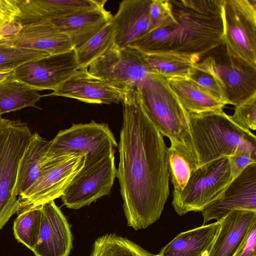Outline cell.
I'll return each instance as SVG.
<instances>
[{"instance_id": "obj_36", "label": "cell", "mask_w": 256, "mask_h": 256, "mask_svg": "<svg viewBox=\"0 0 256 256\" xmlns=\"http://www.w3.org/2000/svg\"><path fill=\"white\" fill-rule=\"evenodd\" d=\"M234 114L230 116L232 120L243 128L256 130V95L242 104L234 106Z\"/></svg>"}, {"instance_id": "obj_41", "label": "cell", "mask_w": 256, "mask_h": 256, "mask_svg": "<svg viewBox=\"0 0 256 256\" xmlns=\"http://www.w3.org/2000/svg\"><path fill=\"white\" fill-rule=\"evenodd\" d=\"M7 21L8 20L0 18V26Z\"/></svg>"}, {"instance_id": "obj_23", "label": "cell", "mask_w": 256, "mask_h": 256, "mask_svg": "<svg viewBox=\"0 0 256 256\" xmlns=\"http://www.w3.org/2000/svg\"><path fill=\"white\" fill-rule=\"evenodd\" d=\"M49 145L50 141L38 132L32 134L18 166L16 184L17 196L23 194L39 178Z\"/></svg>"}, {"instance_id": "obj_39", "label": "cell", "mask_w": 256, "mask_h": 256, "mask_svg": "<svg viewBox=\"0 0 256 256\" xmlns=\"http://www.w3.org/2000/svg\"><path fill=\"white\" fill-rule=\"evenodd\" d=\"M22 26L14 21H7L0 26V40L11 38L16 35Z\"/></svg>"}, {"instance_id": "obj_19", "label": "cell", "mask_w": 256, "mask_h": 256, "mask_svg": "<svg viewBox=\"0 0 256 256\" xmlns=\"http://www.w3.org/2000/svg\"><path fill=\"white\" fill-rule=\"evenodd\" d=\"M106 0H17L20 13L14 21L24 26L104 7Z\"/></svg>"}, {"instance_id": "obj_9", "label": "cell", "mask_w": 256, "mask_h": 256, "mask_svg": "<svg viewBox=\"0 0 256 256\" xmlns=\"http://www.w3.org/2000/svg\"><path fill=\"white\" fill-rule=\"evenodd\" d=\"M199 62L214 74L227 104H240L256 95V68L230 56L224 44L202 56Z\"/></svg>"}, {"instance_id": "obj_22", "label": "cell", "mask_w": 256, "mask_h": 256, "mask_svg": "<svg viewBox=\"0 0 256 256\" xmlns=\"http://www.w3.org/2000/svg\"><path fill=\"white\" fill-rule=\"evenodd\" d=\"M220 222L182 232L164 246L157 256H208Z\"/></svg>"}, {"instance_id": "obj_11", "label": "cell", "mask_w": 256, "mask_h": 256, "mask_svg": "<svg viewBox=\"0 0 256 256\" xmlns=\"http://www.w3.org/2000/svg\"><path fill=\"white\" fill-rule=\"evenodd\" d=\"M116 171L114 152L96 162L84 165L61 196L63 204L79 209L108 194Z\"/></svg>"}, {"instance_id": "obj_10", "label": "cell", "mask_w": 256, "mask_h": 256, "mask_svg": "<svg viewBox=\"0 0 256 256\" xmlns=\"http://www.w3.org/2000/svg\"><path fill=\"white\" fill-rule=\"evenodd\" d=\"M224 20L228 54L256 68V0H224Z\"/></svg>"}, {"instance_id": "obj_5", "label": "cell", "mask_w": 256, "mask_h": 256, "mask_svg": "<svg viewBox=\"0 0 256 256\" xmlns=\"http://www.w3.org/2000/svg\"><path fill=\"white\" fill-rule=\"evenodd\" d=\"M32 134L26 123L0 117V230L18 210V168Z\"/></svg>"}, {"instance_id": "obj_20", "label": "cell", "mask_w": 256, "mask_h": 256, "mask_svg": "<svg viewBox=\"0 0 256 256\" xmlns=\"http://www.w3.org/2000/svg\"><path fill=\"white\" fill-rule=\"evenodd\" d=\"M208 256H236L252 225L256 212L236 210L222 218Z\"/></svg>"}, {"instance_id": "obj_12", "label": "cell", "mask_w": 256, "mask_h": 256, "mask_svg": "<svg viewBox=\"0 0 256 256\" xmlns=\"http://www.w3.org/2000/svg\"><path fill=\"white\" fill-rule=\"evenodd\" d=\"M88 68L94 76L130 88H138L152 74L142 52L131 46L120 48L114 44Z\"/></svg>"}, {"instance_id": "obj_35", "label": "cell", "mask_w": 256, "mask_h": 256, "mask_svg": "<svg viewBox=\"0 0 256 256\" xmlns=\"http://www.w3.org/2000/svg\"><path fill=\"white\" fill-rule=\"evenodd\" d=\"M170 28H158L148 32L129 46L148 54L164 50L170 33Z\"/></svg>"}, {"instance_id": "obj_4", "label": "cell", "mask_w": 256, "mask_h": 256, "mask_svg": "<svg viewBox=\"0 0 256 256\" xmlns=\"http://www.w3.org/2000/svg\"><path fill=\"white\" fill-rule=\"evenodd\" d=\"M188 118L198 167L228 157L244 140L256 138L250 130L234 122L223 110L188 114Z\"/></svg>"}, {"instance_id": "obj_30", "label": "cell", "mask_w": 256, "mask_h": 256, "mask_svg": "<svg viewBox=\"0 0 256 256\" xmlns=\"http://www.w3.org/2000/svg\"><path fill=\"white\" fill-rule=\"evenodd\" d=\"M41 216V206H38L22 210L14 221L15 238L32 250L38 242Z\"/></svg>"}, {"instance_id": "obj_38", "label": "cell", "mask_w": 256, "mask_h": 256, "mask_svg": "<svg viewBox=\"0 0 256 256\" xmlns=\"http://www.w3.org/2000/svg\"><path fill=\"white\" fill-rule=\"evenodd\" d=\"M20 13L16 0H0V18L14 20Z\"/></svg>"}, {"instance_id": "obj_6", "label": "cell", "mask_w": 256, "mask_h": 256, "mask_svg": "<svg viewBox=\"0 0 256 256\" xmlns=\"http://www.w3.org/2000/svg\"><path fill=\"white\" fill-rule=\"evenodd\" d=\"M232 180L228 157L198 168L183 190L172 193L174 210L180 216L190 212H202L220 196Z\"/></svg>"}, {"instance_id": "obj_2", "label": "cell", "mask_w": 256, "mask_h": 256, "mask_svg": "<svg viewBox=\"0 0 256 256\" xmlns=\"http://www.w3.org/2000/svg\"><path fill=\"white\" fill-rule=\"evenodd\" d=\"M176 24L164 50L201 58L224 44V0H170Z\"/></svg>"}, {"instance_id": "obj_40", "label": "cell", "mask_w": 256, "mask_h": 256, "mask_svg": "<svg viewBox=\"0 0 256 256\" xmlns=\"http://www.w3.org/2000/svg\"><path fill=\"white\" fill-rule=\"evenodd\" d=\"M15 68H0V84L10 79H14L12 74Z\"/></svg>"}, {"instance_id": "obj_37", "label": "cell", "mask_w": 256, "mask_h": 256, "mask_svg": "<svg viewBox=\"0 0 256 256\" xmlns=\"http://www.w3.org/2000/svg\"><path fill=\"white\" fill-rule=\"evenodd\" d=\"M256 222L250 229L236 256H256Z\"/></svg>"}, {"instance_id": "obj_28", "label": "cell", "mask_w": 256, "mask_h": 256, "mask_svg": "<svg viewBox=\"0 0 256 256\" xmlns=\"http://www.w3.org/2000/svg\"><path fill=\"white\" fill-rule=\"evenodd\" d=\"M114 44V30L110 22L83 45L74 50L79 68H88Z\"/></svg>"}, {"instance_id": "obj_34", "label": "cell", "mask_w": 256, "mask_h": 256, "mask_svg": "<svg viewBox=\"0 0 256 256\" xmlns=\"http://www.w3.org/2000/svg\"><path fill=\"white\" fill-rule=\"evenodd\" d=\"M149 32L176 24L170 0H152L150 6Z\"/></svg>"}, {"instance_id": "obj_21", "label": "cell", "mask_w": 256, "mask_h": 256, "mask_svg": "<svg viewBox=\"0 0 256 256\" xmlns=\"http://www.w3.org/2000/svg\"><path fill=\"white\" fill-rule=\"evenodd\" d=\"M112 16L103 7L50 20L68 36L74 50L110 23Z\"/></svg>"}, {"instance_id": "obj_17", "label": "cell", "mask_w": 256, "mask_h": 256, "mask_svg": "<svg viewBox=\"0 0 256 256\" xmlns=\"http://www.w3.org/2000/svg\"><path fill=\"white\" fill-rule=\"evenodd\" d=\"M0 44L36 50L50 55L74 50L68 36L50 20L22 26L16 35L0 40Z\"/></svg>"}, {"instance_id": "obj_14", "label": "cell", "mask_w": 256, "mask_h": 256, "mask_svg": "<svg viewBox=\"0 0 256 256\" xmlns=\"http://www.w3.org/2000/svg\"><path fill=\"white\" fill-rule=\"evenodd\" d=\"M131 89L90 74L88 68H79L48 96L74 98L88 104L122 102Z\"/></svg>"}, {"instance_id": "obj_25", "label": "cell", "mask_w": 256, "mask_h": 256, "mask_svg": "<svg viewBox=\"0 0 256 256\" xmlns=\"http://www.w3.org/2000/svg\"><path fill=\"white\" fill-rule=\"evenodd\" d=\"M144 57L152 73L166 80L188 78L195 64L199 61L192 57L168 52L144 54Z\"/></svg>"}, {"instance_id": "obj_15", "label": "cell", "mask_w": 256, "mask_h": 256, "mask_svg": "<svg viewBox=\"0 0 256 256\" xmlns=\"http://www.w3.org/2000/svg\"><path fill=\"white\" fill-rule=\"evenodd\" d=\"M236 210L256 212V162L248 166L202 212L204 224Z\"/></svg>"}, {"instance_id": "obj_1", "label": "cell", "mask_w": 256, "mask_h": 256, "mask_svg": "<svg viewBox=\"0 0 256 256\" xmlns=\"http://www.w3.org/2000/svg\"><path fill=\"white\" fill-rule=\"evenodd\" d=\"M116 171L128 225L144 229L158 220L170 194L168 147L148 116L138 88L122 102Z\"/></svg>"}, {"instance_id": "obj_18", "label": "cell", "mask_w": 256, "mask_h": 256, "mask_svg": "<svg viewBox=\"0 0 256 256\" xmlns=\"http://www.w3.org/2000/svg\"><path fill=\"white\" fill-rule=\"evenodd\" d=\"M152 0H124L111 21L114 30V45L130 46L150 30V6Z\"/></svg>"}, {"instance_id": "obj_27", "label": "cell", "mask_w": 256, "mask_h": 256, "mask_svg": "<svg viewBox=\"0 0 256 256\" xmlns=\"http://www.w3.org/2000/svg\"><path fill=\"white\" fill-rule=\"evenodd\" d=\"M37 90L14 79L0 84V116L4 114L36 106L42 96Z\"/></svg>"}, {"instance_id": "obj_24", "label": "cell", "mask_w": 256, "mask_h": 256, "mask_svg": "<svg viewBox=\"0 0 256 256\" xmlns=\"http://www.w3.org/2000/svg\"><path fill=\"white\" fill-rule=\"evenodd\" d=\"M172 90L188 114H202L222 110L226 105L189 78L166 80Z\"/></svg>"}, {"instance_id": "obj_26", "label": "cell", "mask_w": 256, "mask_h": 256, "mask_svg": "<svg viewBox=\"0 0 256 256\" xmlns=\"http://www.w3.org/2000/svg\"><path fill=\"white\" fill-rule=\"evenodd\" d=\"M169 176L174 186L172 193L181 192L192 173L198 167L196 154L186 146L170 142L168 148Z\"/></svg>"}, {"instance_id": "obj_13", "label": "cell", "mask_w": 256, "mask_h": 256, "mask_svg": "<svg viewBox=\"0 0 256 256\" xmlns=\"http://www.w3.org/2000/svg\"><path fill=\"white\" fill-rule=\"evenodd\" d=\"M78 68L74 50L24 63L14 70L12 78L38 91H54Z\"/></svg>"}, {"instance_id": "obj_7", "label": "cell", "mask_w": 256, "mask_h": 256, "mask_svg": "<svg viewBox=\"0 0 256 256\" xmlns=\"http://www.w3.org/2000/svg\"><path fill=\"white\" fill-rule=\"evenodd\" d=\"M118 146L108 126L92 120L86 124H73L60 131L50 140L47 158L68 153L86 156L84 165L96 162L114 152Z\"/></svg>"}, {"instance_id": "obj_33", "label": "cell", "mask_w": 256, "mask_h": 256, "mask_svg": "<svg viewBox=\"0 0 256 256\" xmlns=\"http://www.w3.org/2000/svg\"><path fill=\"white\" fill-rule=\"evenodd\" d=\"M192 81L226 104L224 93L214 74L200 62H197L189 78Z\"/></svg>"}, {"instance_id": "obj_3", "label": "cell", "mask_w": 256, "mask_h": 256, "mask_svg": "<svg viewBox=\"0 0 256 256\" xmlns=\"http://www.w3.org/2000/svg\"><path fill=\"white\" fill-rule=\"evenodd\" d=\"M137 88L148 116L160 132L168 137L170 142L182 145L196 154L188 113L167 80L150 74Z\"/></svg>"}, {"instance_id": "obj_31", "label": "cell", "mask_w": 256, "mask_h": 256, "mask_svg": "<svg viewBox=\"0 0 256 256\" xmlns=\"http://www.w3.org/2000/svg\"><path fill=\"white\" fill-rule=\"evenodd\" d=\"M49 56L41 51L0 44V68H16L28 62Z\"/></svg>"}, {"instance_id": "obj_29", "label": "cell", "mask_w": 256, "mask_h": 256, "mask_svg": "<svg viewBox=\"0 0 256 256\" xmlns=\"http://www.w3.org/2000/svg\"><path fill=\"white\" fill-rule=\"evenodd\" d=\"M90 256H154L136 244L115 234L98 238Z\"/></svg>"}, {"instance_id": "obj_16", "label": "cell", "mask_w": 256, "mask_h": 256, "mask_svg": "<svg viewBox=\"0 0 256 256\" xmlns=\"http://www.w3.org/2000/svg\"><path fill=\"white\" fill-rule=\"evenodd\" d=\"M38 242L32 250L36 256H68L72 248L70 225L54 200L41 205Z\"/></svg>"}, {"instance_id": "obj_32", "label": "cell", "mask_w": 256, "mask_h": 256, "mask_svg": "<svg viewBox=\"0 0 256 256\" xmlns=\"http://www.w3.org/2000/svg\"><path fill=\"white\" fill-rule=\"evenodd\" d=\"M228 158L230 178L233 180L248 166L256 162V138L246 140L242 142Z\"/></svg>"}, {"instance_id": "obj_8", "label": "cell", "mask_w": 256, "mask_h": 256, "mask_svg": "<svg viewBox=\"0 0 256 256\" xmlns=\"http://www.w3.org/2000/svg\"><path fill=\"white\" fill-rule=\"evenodd\" d=\"M85 158L84 154L77 153L46 158L38 179L18 196L17 214L61 197L84 167Z\"/></svg>"}]
</instances>
